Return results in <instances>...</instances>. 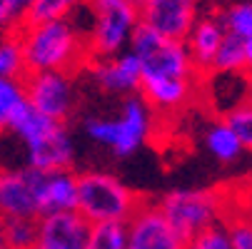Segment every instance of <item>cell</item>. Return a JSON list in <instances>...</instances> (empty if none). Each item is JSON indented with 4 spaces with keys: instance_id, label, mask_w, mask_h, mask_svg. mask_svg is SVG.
Listing matches in <instances>:
<instances>
[{
    "instance_id": "23",
    "label": "cell",
    "mask_w": 252,
    "mask_h": 249,
    "mask_svg": "<svg viewBox=\"0 0 252 249\" xmlns=\"http://www.w3.org/2000/svg\"><path fill=\"white\" fill-rule=\"evenodd\" d=\"M127 224H93L85 249H127Z\"/></svg>"
},
{
    "instance_id": "5",
    "label": "cell",
    "mask_w": 252,
    "mask_h": 249,
    "mask_svg": "<svg viewBox=\"0 0 252 249\" xmlns=\"http://www.w3.org/2000/svg\"><path fill=\"white\" fill-rule=\"evenodd\" d=\"M78 15H85V23L75 20L85 32L90 60L127 53L142 25L140 8L127 0H88Z\"/></svg>"
},
{
    "instance_id": "14",
    "label": "cell",
    "mask_w": 252,
    "mask_h": 249,
    "mask_svg": "<svg viewBox=\"0 0 252 249\" xmlns=\"http://www.w3.org/2000/svg\"><path fill=\"white\" fill-rule=\"evenodd\" d=\"M225 38H227V30H225L220 15H200V20L188 32L185 45H188V53L202 78L212 73L215 57H218Z\"/></svg>"
},
{
    "instance_id": "21",
    "label": "cell",
    "mask_w": 252,
    "mask_h": 249,
    "mask_svg": "<svg viewBox=\"0 0 252 249\" xmlns=\"http://www.w3.org/2000/svg\"><path fill=\"white\" fill-rule=\"evenodd\" d=\"M212 73H247V55H245V40L227 32V38L215 57Z\"/></svg>"
},
{
    "instance_id": "29",
    "label": "cell",
    "mask_w": 252,
    "mask_h": 249,
    "mask_svg": "<svg viewBox=\"0 0 252 249\" xmlns=\"http://www.w3.org/2000/svg\"><path fill=\"white\" fill-rule=\"evenodd\" d=\"M245 55H247V73L252 75V38L245 40Z\"/></svg>"
},
{
    "instance_id": "28",
    "label": "cell",
    "mask_w": 252,
    "mask_h": 249,
    "mask_svg": "<svg viewBox=\"0 0 252 249\" xmlns=\"http://www.w3.org/2000/svg\"><path fill=\"white\" fill-rule=\"evenodd\" d=\"M232 249H252V220L250 217H232L227 222Z\"/></svg>"
},
{
    "instance_id": "6",
    "label": "cell",
    "mask_w": 252,
    "mask_h": 249,
    "mask_svg": "<svg viewBox=\"0 0 252 249\" xmlns=\"http://www.w3.org/2000/svg\"><path fill=\"white\" fill-rule=\"evenodd\" d=\"M78 212L90 224H130L145 204L130 185L107 169L78 172Z\"/></svg>"
},
{
    "instance_id": "20",
    "label": "cell",
    "mask_w": 252,
    "mask_h": 249,
    "mask_svg": "<svg viewBox=\"0 0 252 249\" xmlns=\"http://www.w3.org/2000/svg\"><path fill=\"white\" fill-rule=\"evenodd\" d=\"M218 15L230 35H235L240 40L252 38V0H237L225 10H220Z\"/></svg>"
},
{
    "instance_id": "1",
    "label": "cell",
    "mask_w": 252,
    "mask_h": 249,
    "mask_svg": "<svg viewBox=\"0 0 252 249\" xmlns=\"http://www.w3.org/2000/svg\"><path fill=\"white\" fill-rule=\"evenodd\" d=\"M130 50L142 70L140 95L145 102L160 117L183 112L202 85V75L197 73L185 40L167 38L140 25Z\"/></svg>"
},
{
    "instance_id": "27",
    "label": "cell",
    "mask_w": 252,
    "mask_h": 249,
    "mask_svg": "<svg viewBox=\"0 0 252 249\" xmlns=\"http://www.w3.org/2000/svg\"><path fill=\"white\" fill-rule=\"evenodd\" d=\"M225 120H227V125L237 132L245 152H252V100L242 102L240 108H235L232 112H227Z\"/></svg>"
},
{
    "instance_id": "7",
    "label": "cell",
    "mask_w": 252,
    "mask_h": 249,
    "mask_svg": "<svg viewBox=\"0 0 252 249\" xmlns=\"http://www.w3.org/2000/svg\"><path fill=\"white\" fill-rule=\"evenodd\" d=\"M158 209L162 212L165 222L172 227V232L188 242L195 234L225 224V197L218 190L210 187H195V190H172L160 197Z\"/></svg>"
},
{
    "instance_id": "13",
    "label": "cell",
    "mask_w": 252,
    "mask_h": 249,
    "mask_svg": "<svg viewBox=\"0 0 252 249\" xmlns=\"http://www.w3.org/2000/svg\"><path fill=\"white\" fill-rule=\"evenodd\" d=\"M127 232V249H185V242L165 222L158 204H142V209L130 220Z\"/></svg>"
},
{
    "instance_id": "15",
    "label": "cell",
    "mask_w": 252,
    "mask_h": 249,
    "mask_svg": "<svg viewBox=\"0 0 252 249\" xmlns=\"http://www.w3.org/2000/svg\"><path fill=\"white\" fill-rule=\"evenodd\" d=\"M202 85L212 90L210 102L218 117H225L250 100V73H210L202 78Z\"/></svg>"
},
{
    "instance_id": "18",
    "label": "cell",
    "mask_w": 252,
    "mask_h": 249,
    "mask_svg": "<svg viewBox=\"0 0 252 249\" xmlns=\"http://www.w3.org/2000/svg\"><path fill=\"white\" fill-rule=\"evenodd\" d=\"M28 108L25 83L13 78H0V135L10 132L18 115Z\"/></svg>"
},
{
    "instance_id": "3",
    "label": "cell",
    "mask_w": 252,
    "mask_h": 249,
    "mask_svg": "<svg viewBox=\"0 0 252 249\" xmlns=\"http://www.w3.org/2000/svg\"><path fill=\"white\" fill-rule=\"evenodd\" d=\"M158 112L142 95L120 100L115 115H95L83 122V135L93 145L113 152L115 157H132L150 142L158 127Z\"/></svg>"
},
{
    "instance_id": "19",
    "label": "cell",
    "mask_w": 252,
    "mask_h": 249,
    "mask_svg": "<svg viewBox=\"0 0 252 249\" xmlns=\"http://www.w3.org/2000/svg\"><path fill=\"white\" fill-rule=\"evenodd\" d=\"M0 78H13V80H25L28 78V65H25V53L18 30L0 35Z\"/></svg>"
},
{
    "instance_id": "25",
    "label": "cell",
    "mask_w": 252,
    "mask_h": 249,
    "mask_svg": "<svg viewBox=\"0 0 252 249\" xmlns=\"http://www.w3.org/2000/svg\"><path fill=\"white\" fill-rule=\"evenodd\" d=\"M32 0H0V35L13 32L28 23Z\"/></svg>"
},
{
    "instance_id": "10",
    "label": "cell",
    "mask_w": 252,
    "mask_h": 249,
    "mask_svg": "<svg viewBox=\"0 0 252 249\" xmlns=\"http://www.w3.org/2000/svg\"><path fill=\"white\" fill-rule=\"evenodd\" d=\"M85 70L90 75V83L105 95H113V97H120V100L140 95L142 70H140V62L132 55V50L113 55V57L90 60Z\"/></svg>"
},
{
    "instance_id": "11",
    "label": "cell",
    "mask_w": 252,
    "mask_h": 249,
    "mask_svg": "<svg viewBox=\"0 0 252 249\" xmlns=\"http://www.w3.org/2000/svg\"><path fill=\"white\" fill-rule=\"evenodd\" d=\"M140 18L145 28L175 40H185L192 25L200 20V5L197 0H145Z\"/></svg>"
},
{
    "instance_id": "16",
    "label": "cell",
    "mask_w": 252,
    "mask_h": 249,
    "mask_svg": "<svg viewBox=\"0 0 252 249\" xmlns=\"http://www.w3.org/2000/svg\"><path fill=\"white\" fill-rule=\"evenodd\" d=\"M78 199H80L78 172L63 169V172H50L45 177V190H43V212L45 215L78 212Z\"/></svg>"
},
{
    "instance_id": "32",
    "label": "cell",
    "mask_w": 252,
    "mask_h": 249,
    "mask_svg": "<svg viewBox=\"0 0 252 249\" xmlns=\"http://www.w3.org/2000/svg\"><path fill=\"white\" fill-rule=\"evenodd\" d=\"M250 100H252V75H250Z\"/></svg>"
},
{
    "instance_id": "30",
    "label": "cell",
    "mask_w": 252,
    "mask_h": 249,
    "mask_svg": "<svg viewBox=\"0 0 252 249\" xmlns=\"http://www.w3.org/2000/svg\"><path fill=\"white\" fill-rule=\"evenodd\" d=\"M0 249H10V247H8V239H5V227H3V220H0Z\"/></svg>"
},
{
    "instance_id": "22",
    "label": "cell",
    "mask_w": 252,
    "mask_h": 249,
    "mask_svg": "<svg viewBox=\"0 0 252 249\" xmlns=\"http://www.w3.org/2000/svg\"><path fill=\"white\" fill-rule=\"evenodd\" d=\"M88 0H32L28 20H53V18H75Z\"/></svg>"
},
{
    "instance_id": "12",
    "label": "cell",
    "mask_w": 252,
    "mask_h": 249,
    "mask_svg": "<svg viewBox=\"0 0 252 249\" xmlns=\"http://www.w3.org/2000/svg\"><path fill=\"white\" fill-rule=\"evenodd\" d=\"M93 224L80 212L45 215L38 222V239L32 249H85Z\"/></svg>"
},
{
    "instance_id": "9",
    "label": "cell",
    "mask_w": 252,
    "mask_h": 249,
    "mask_svg": "<svg viewBox=\"0 0 252 249\" xmlns=\"http://www.w3.org/2000/svg\"><path fill=\"white\" fill-rule=\"evenodd\" d=\"M28 105L45 117L67 122L78 110V80L70 73H28Z\"/></svg>"
},
{
    "instance_id": "2",
    "label": "cell",
    "mask_w": 252,
    "mask_h": 249,
    "mask_svg": "<svg viewBox=\"0 0 252 249\" xmlns=\"http://www.w3.org/2000/svg\"><path fill=\"white\" fill-rule=\"evenodd\" d=\"M28 73L78 75L90 62L85 32L75 18L28 20L18 28Z\"/></svg>"
},
{
    "instance_id": "31",
    "label": "cell",
    "mask_w": 252,
    "mask_h": 249,
    "mask_svg": "<svg viewBox=\"0 0 252 249\" xmlns=\"http://www.w3.org/2000/svg\"><path fill=\"white\" fill-rule=\"evenodd\" d=\"M127 3H132L135 8H142V5H145V0H127Z\"/></svg>"
},
{
    "instance_id": "26",
    "label": "cell",
    "mask_w": 252,
    "mask_h": 249,
    "mask_svg": "<svg viewBox=\"0 0 252 249\" xmlns=\"http://www.w3.org/2000/svg\"><path fill=\"white\" fill-rule=\"evenodd\" d=\"M185 249H232L227 224H215L185 242Z\"/></svg>"
},
{
    "instance_id": "17",
    "label": "cell",
    "mask_w": 252,
    "mask_h": 249,
    "mask_svg": "<svg viewBox=\"0 0 252 249\" xmlns=\"http://www.w3.org/2000/svg\"><path fill=\"white\" fill-rule=\"evenodd\" d=\"M202 145L212 160H218L220 165H232L242 157L245 147L237 137V132L227 125L225 117H215L205 132H202Z\"/></svg>"
},
{
    "instance_id": "4",
    "label": "cell",
    "mask_w": 252,
    "mask_h": 249,
    "mask_svg": "<svg viewBox=\"0 0 252 249\" xmlns=\"http://www.w3.org/2000/svg\"><path fill=\"white\" fill-rule=\"evenodd\" d=\"M10 135L23 145L25 165L40 172H63L73 169L75 162V139L65 122L40 115L30 105L18 115L10 127Z\"/></svg>"
},
{
    "instance_id": "8",
    "label": "cell",
    "mask_w": 252,
    "mask_h": 249,
    "mask_svg": "<svg viewBox=\"0 0 252 249\" xmlns=\"http://www.w3.org/2000/svg\"><path fill=\"white\" fill-rule=\"evenodd\" d=\"M45 177L30 165L0 169V220H40Z\"/></svg>"
},
{
    "instance_id": "24",
    "label": "cell",
    "mask_w": 252,
    "mask_h": 249,
    "mask_svg": "<svg viewBox=\"0 0 252 249\" xmlns=\"http://www.w3.org/2000/svg\"><path fill=\"white\" fill-rule=\"evenodd\" d=\"M38 222L40 220H3L5 239L10 249H32L38 239Z\"/></svg>"
}]
</instances>
